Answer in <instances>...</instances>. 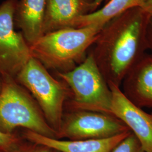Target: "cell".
Returning a JSON list of instances; mask_svg holds the SVG:
<instances>
[{
	"label": "cell",
	"instance_id": "obj_1",
	"mask_svg": "<svg viewBox=\"0 0 152 152\" xmlns=\"http://www.w3.org/2000/svg\"><path fill=\"white\" fill-rule=\"evenodd\" d=\"M151 15L135 7L115 16L99 33L91 53L108 83L121 86L125 76L148 49Z\"/></svg>",
	"mask_w": 152,
	"mask_h": 152
},
{
	"label": "cell",
	"instance_id": "obj_2",
	"mask_svg": "<svg viewBox=\"0 0 152 152\" xmlns=\"http://www.w3.org/2000/svg\"><path fill=\"white\" fill-rule=\"evenodd\" d=\"M102 28L92 25L64 28L45 34L29 46L32 56L46 69L58 72L70 71L95 43Z\"/></svg>",
	"mask_w": 152,
	"mask_h": 152
},
{
	"label": "cell",
	"instance_id": "obj_3",
	"mask_svg": "<svg viewBox=\"0 0 152 152\" xmlns=\"http://www.w3.org/2000/svg\"><path fill=\"white\" fill-rule=\"evenodd\" d=\"M0 130L15 133L17 128L58 139L57 132L49 125L38 104L15 78L1 76Z\"/></svg>",
	"mask_w": 152,
	"mask_h": 152
},
{
	"label": "cell",
	"instance_id": "obj_4",
	"mask_svg": "<svg viewBox=\"0 0 152 152\" xmlns=\"http://www.w3.org/2000/svg\"><path fill=\"white\" fill-rule=\"evenodd\" d=\"M58 74L71 89V107L74 111L86 110L112 115L111 90L91 53L78 66Z\"/></svg>",
	"mask_w": 152,
	"mask_h": 152
},
{
	"label": "cell",
	"instance_id": "obj_5",
	"mask_svg": "<svg viewBox=\"0 0 152 152\" xmlns=\"http://www.w3.org/2000/svg\"><path fill=\"white\" fill-rule=\"evenodd\" d=\"M15 80L30 92L49 125L58 134L63 119V107L68 95L65 85L51 76L39 61L32 57Z\"/></svg>",
	"mask_w": 152,
	"mask_h": 152
},
{
	"label": "cell",
	"instance_id": "obj_6",
	"mask_svg": "<svg viewBox=\"0 0 152 152\" xmlns=\"http://www.w3.org/2000/svg\"><path fill=\"white\" fill-rule=\"evenodd\" d=\"M18 1L5 0L0 4V75L15 78L32 57L23 34L15 31Z\"/></svg>",
	"mask_w": 152,
	"mask_h": 152
},
{
	"label": "cell",
	"instance_id": "obj_7",
	"mask_svg": "<svg viewBox=\"0 0 152 152\" xmlns=\"http://www.w3.org/2000/svg\"><path fill=\"white\" fill-rule=\"evenodd\" d=\"M130 131L121 120L111 114L75 110L63 119L58 139L70 140L105 139Z\"/></svg>",
	"mask_w": 152,
	"mask_h": 152
},
{
	"label": "cell",
	"instance_id": "obj_8",
	"mask_svg": "<svg viewBox=\"0 0 152 152\" xmlns=\"http://www.w3.org/2000/svg\"><path fill=\"white\" fill-rule=\"evenodd\" d=\"M112 92L111 114L136 136L145 152H152V113H149L126 98L120 86L109 83Z\"/></svg>",
	"mask_w": 152,
	"mask_h": 152
},
{
	"label": "cell",
	"instance_id": "obj_9",
	"mask_svg": "<svg viewBox=\"0 0 152 152\" xmlns=\"http://www.w3.org/2000/svg\"><path fill=\"white\" fill-rule=\"evenodd\" d=\"M121 90L131 102L143 108H152V53L144 55L129 72Z\"/></svg>",
	"mask_w": 152,
	"mask_h": 152
},
{
	"label": "cell",
	"instance_id": "obj_10",
	"mask_svg": "<svg viewBox=\"0 0 152 152\" xmlns=\"http://www.w3.org/2000/svg\"><path fill=\"white\" fill-rule=\"evenodd\" d=\"M94 11V0H46L44 34L73 28L78 18Z\"/></svg>",
	"mask_w": 152,
	"mask_h": 152
},
{
	"label": "cell",
	"instance_id": "obj_11",
	"mask_svg": "<svg viewBox=\"0 0 152 152\" xmlns=\"http://www.w3.org/2000/svg\"><path fill=\"white\" fill-rule=\"evenodd\" d=\"M131 132L127 131L105 139L62 140L26 130L22 137L27 141L44 145L60 152H111Z\"/></svg>",
	"mask_w": 152,
	"mask_h": 152
},
{
	"label": "cell",
	"instance_id": "obj_12",
	"mask_svg": "<svg viewBox=\"0 0 152 152\" xmlns=\"http://www.w3.org/2000/svg\"><path fill=\"white\" fill-rule=\"evenodd\" d=\"M46 0H19L14 14L15 26L20 28L29 45L44 35Z\"/></svg>",
	"mask_w": 152,
	"mask_h": 152
},
{
	"label": "cell",
	"instance_id": "obj_13",
	"mask_svg": "<svg viewBox=\"0 0 152 152\" xmlns=\"http://www.w3.org/2000/svg\"><path fill=\"white\" fill-rule=\"evenodd\" d=\"M146 0H108L101 9L81 16L74 23L73 28L95 25L101 27L111 19L135 7H142Z\"/></svg>",
	"mask_w": 152,
	"mask_h": 152
},
{
	"label": "cell",
	"instance_id": "obj_14",
	"mask_svg": "<svg viewBox=\"0 0 152 152\" xmlns=\"http://www.w3.org/2000/svg\"><path fill=\"white\" fill-rule=\"evenodd\" d=\"M25 139L16 133L6 134L0 130V151L4 152H17Z\"/></svg>",
	"mask_w": 152,
	"mask_h": 152
},
{
	"label": "cell",
	"instance_id": "obj_15",
	"mask_svg": "<svg viewBox=\"0 0 152 152\" xmlns=\"http://www.w3.org/2000/svg\"><path fill=\"white\" fill-rule=\"evenodd\" d=\"M111 152H145L138 139L132 132L120 142Z\"/></svg>",
	"mask_w": 152,
	"mask_h": 152
},
{
	"label": "cell",
	"instance_id": "obj_16",
	"mask_svg": "<svg viewBox=\"0 0 152 152\" xmlns=\"http://www.w3.org/2000/svg\"><path fill=\"white\" fill-rule=\"evenodd\" d=\"M17 152H53V149L46 145L26 140Z\"/></svg>",
	"mask_w": 152,
	"mask_h": 152
},
{
	"label": "cell",
	"instance_id": "obj_17",
	"mask_svg": "<svg viewBox=\"0 0 152 152\" xmlns=\"http://www.w3.org/2000/svg\"><path fill=\"white\" fill-rule=\"evenodd\" d=\"M147 39L148 49L152 52V15L149 17L147 31Z\"/></svg>",
	"mask_w": 152,
	"mask_h": 152
},
{
	"label": "cell",
	"instance_id": "obj_18",
	"mask_svg": "<svg viewBox=\"0 0 152 152\" xmlns=\"http://www.w3.org/2000/svg\"><path fill=\"white\" fill-rule=\"evenodd\" d=\"M141 9L147 14L152 15V0H146Z\"/></svg>",
	"mask_w": 152,
	"mask_h": 152
},
{
	"label": "cell",
	"instance_id": "obj_19",
	"mask_svg": "<svg viewBox=\"0 0 152 152\" xmlns=\"http://www.w3.org/2000/svg\"><path fill=\"white\" fill-rule=\"evenodd\" d=\"M104 1H105V0H94V11L97 10L98 7L101 4L102 2H103Z\"/></svg>",
	"mask_w": 152,
	"mask_h": 152
},
{
	"label": "cell",
	"instance_id": "obj_20",
	"mask_svg": "<svg viewBox=\"0 0 152 152\" xmlns=\"http://www.w3.org/2000/svg\"><path fill=\"white\" fill-rule=\"evenodd\" d=\"M1 86H2V79H1V76L0 75V91L1 89Z\"/></svg>",
	"mask_w": 152,
	"mask_h": 152
},
{
	"label": "cell",
	"instance_id": "obj_21",
	"mask_svg": "<svg viewBox=\"0 0 152 152\" xmlns=\"http://www.w3.org/2000/svg\"><path fill=\"white\" fill-rule=\"evenodd\" d=\"M53 152H60L59 151H56V150H53Z\"/></svg>",
	"mask_w": 152,
	"mask_h": 152
},
{
	"label": "cell",
	"instance_id": "obj_22",
	"mask_svg": "<svg viewBox=\"0 0 152 152\" xmlns=\"http://www.w3.org/2000/svg\"><path fill=\"white\" fill-rule=\"evenodd\" d=\"M0 152H2V151H0Z\"/></svg>",
	"mask_w": 152,
	"mask_h": 152
}]
</instances>
